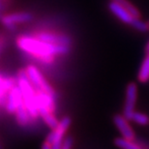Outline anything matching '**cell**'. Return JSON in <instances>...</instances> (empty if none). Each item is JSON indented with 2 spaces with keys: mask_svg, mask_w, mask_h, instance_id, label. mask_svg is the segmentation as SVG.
<instances>
[{
  "mask_svg": "<svg viewBox=\"0 0 149 149\" xmlns=\"http://www.w3.org/2000/svg\"><path fill=\"white\" fill-rule=\"evenodd\" d=\"M17 45L22 52L46 64L52 63L56 55H64L70 52V46L49 44L37 37H30L26 35L17 38Z\"/></svg>",
  "mask_w": 149,
  "mask_h": 149,
  "instance_id": "1",
  "label": "cell"
},
{
  "mask_svg": "<svg viewBox=\"0 0 149 149\" xmlns=\"http://www.w3.org/2000/svg\"><path fill=\"white\" fill-rule=\"evenodd\" d=\"M17 85L22 93L23 103L27 109L32 119H37L39 116L37 101H36V90L32 85L30 79L26 74L25 70H20L17 74Z\"/></svg>",
  "mask_w": 149,
  "mask_h": 149,
  "instance_id": "2",
  "label": "cell"
},
{
  "mask_svg": "<svg viewBox=\"0 0 149 149\" xmlns=\"http://www.w3.org/2000/svg\"><path fill=\"white\" fill-rule=\"evenodd\" d=\"M26 74L28 76V79H30L32 85L36 90H42L47 93H49L52 96H55V92L53 88L50 86V84L47 81L45 77L42 74V73L39 71V69L34 66V65H28L26 67Z\"/></svg>",
  "mask_w": 149,
  "mask_h": 149,
  "instance_id": "3",
  "label": "cell"
},
{
  "mask_svg": "<svg viewBox=\"0 0 149 149\" xmlns=\"http://www.w3.org/2000/svg\"><path fill=\"white\" fill-rule=\"evenodd\" d=\"M71 123H72L71 118L69 116H65L62 120L59 121L57 127L55 129H53L52 133L49 134L46 141L52 144V149H61L62 142H63V136L71 126Z\"/></svg>",
  "mask_w": 149,
  "mask_h": 149,
  "instance_id": "4",
  "label": "cell"
},
{
  "mask_svg": "<svg viewBox=\"0 0 149 149\" xmlns=\"http://www.w3.org/2000/svg\"><path fill=\"white\" fill-rule=\"evenodd\" d=\"M136 98H138V86L135 82H130L125 91V104L123 109V115L128 120L132 119L133 113L135 112Z\"/></svg>",
  "mask_w": 149,
  "mask_h": 149,
  "instance_id": "5",
  "label": "cell"
},
{
  "mask_svg": "<svg viewBox=\"0 0 149 149\" xmlns=\"http://www.w3.org/2000/svg\"><path fill=\"white\" fill-rule=\"evenodd\" d=\"M32 17H33L32 14L28 13V12H17V13H12L6 15V16H3L1 19H0V22L10 31H15L17 24L30 22Z\"/></svg>",
  "mask_w": 149,
  "mask_h": 149,
  "instance_id": "6",
  "label": "cell"
},
{
  "mask_svg": "<svg viewBox=\"0 0 149 149\" xmlns=\"http://www.w3.org/2000/svg\"><path fill=\"white\" fill-rule=\"evenodd\" d=\"M23 103L22 93L19 85L15 84L8 92V98L6 102V109L9 113H16L20 104Z\"/></svg>",
  "mask_w": 149,
  "mask_h": 149,
  "instance_id": "7",
  "label": "cell"
},
{
  "mask_svg": "<svg viewBox=\"0 0 149 149\" xmlns=\"http://www.w3.org/2000/svg\"><path fill=\"white\" fill-rule=\"evenodd\" d=\"M36 37L40 40L47 42V43L53 45H64V46H70L72 44V40L68 35L53 33L49 31H42L36 34Z\"/></svg>",
  "mask_w": 149,
  "mask_h": 149,
  "instance_id": "8",
  "label": "cell"
},
{
  "mask_svg": "<svg viewBox=\"0 0 149 149\" xmlns=\"http://www.w3.org/2000/svg\"><path fill=\"white\" fill-rule=\"evenodd\" d=\"M113 123H114L116 128L119 130V132L121 133L123 138L135 141L136 139L135 132H134L133 128L130 126L129 120L123 114L114 115V117H113Z\"/></svg>",
  "mask_w": 149,
  "mask_h": 149,
  "instance_id": "9",
  "label": "cell"
},
{
  "mask_svg": "<svg viewBox=\"0 0 149 149\" xmlns=\"http://www.w3.org/2000/svg\"><path fill=\"white\" fill-rule=\"evenodd\" d=\"M108 7L109 9V11H111L118 19H120L121 22L124 23H127V24L131 25L133 23L134 19H136V17H134L127 9L122 7L121 5L117 4L116 2L111 1L109 3Z\"/></svg>",
  "mask_w": 149,
  "mask_h": 149,
  "instance_id": "10",
  "label": "cell"
},
{
  "mask_svg": "<svg viewBox=\"0 0 149 149\" xmlns=\"http://www.w3.org/2000/svg\"><path fill=\"white\" fill-rule=\"evenodd\" d=\"M38 111H39V115L41 116V118L43 119L45 123H46L50 129L53 130L57 127L59 121L54 117L53 112L50 111L49 109H47L46 107H43V106H39Z\"/></svg>",
  "mask_w": 149,
  "mask_h": 149,
  "instance_id": "11",
  "label": "cell"
},
{
  "mask_svg": "<svg viewBox=\"0 0 149 149\" xmlns=\"http://www.w3.org/2000/svg\"><path fill=\"white\" fill-rule=\"evenodd\" d=\"M15 114H16V118H17V123H19V125H20V126H27L29 121H30V119H31V116L29 114L24 103L20 104Z\"/></svg>",
  "mask_w": 149,
  "mask_h": 149,
  "instance_id": "12",
  "label": "cell"
},
{
  "mask_svg": "<svg viewBox=\"0 0 149 149\" xmlns=\"http://www.w3.org/2000/svg\"><path fill=\"white\" fill-rule=\"evenodd\" d=\"M138 80L141 83H145L149 80V54H146L142 60L138 73Z\"/></svg>",
  "mask_w": 149,
  "mask_h": 149,
  "instance_id": "13",
  "label": "cell"
},
{
  "mask_svg": "<svg viewBox=\"0 0 149 149\" xmlns=\"http://www.w3.org/2000/svg\"><path fill=\"white\" fill-rule=\"evenodd\" d=\"M114 144L121 149H142V147L139 145V142L132 141V139H125L123 136L115 139Z\"/></svg>",
  "mask_w": 149,
  "mask_h": 149,
  "instance_id": "14",
  "label": "cell"
},
{
  "mask_svg": "<svg viewBox=\"0 0 149 149\" xmlns=\"http://www.w3.org/2000/svg\"><path fill=\"white\" fill-rule=\"evenodd\" d=\"M111 1L116 2L117 4L121 5L122 7L127 9L135 17H141V12H139L138 9H136V7H135L129 0H111Z\"/></svg>",
  "mask_w": 149,
  "mask_h": 149,
  "instance_id": "15",
  "label": "cell"
},
{
  "mask_svg": "<svg viewBox=\"0 0 149 149\" xmlns=\"http://www.w3.org/2000/svg\"><path fill=\"white\" fill-rule=\"evenodd\" d=\"M131 120L134 121L138 125H141V126H146V125L149 124V116L142 112L135 111L133 113Z\"/></svg>",
  "mask_w": 149,
  "mask_h": 149,
  "instance_id": "16",
  "label": "cell"
},
{
  "mask_svg": "<svg viewBox=\"0 0 149 149\" xmlns=\"http://www.w3.org/2000/svg\"><path fill=\"white\" fill-rule=\"evenodd\" d=\"M131 26H133L134 28L136 29V30L139 32H146L147 30H149L148 26H147V22H142L141 19V17H136V19H134L133 23L131 24Z\"/></svg>",
  "mask_w": 149,
  "mask_h": 149,
  "instance_id": "17",
  "label": "cell"
},
{
  "mask_svg": "<svg viewBox=\"0 0 149 149\" xmlns=\"http://www.w3.org/2000/svg\"><path fill=\"white\" fill-rule=\"evenodd\" d=\"M73 146V139L71 136H67L62 142L61 149H71Z\"/></svg>",
  "mask_w": 149,
  "mask_h": 149,
  "instance_id": "18",
  "label": "cell"
},
{
  "mask_svg": "<svg viewBox=\"0 0 149 149\" xmlns=\"http://www.w3.org/2000/svg\"><path fill=\"white\" fill-rule=\"evenodd\" d=\"M42 149H52V144H50L49 142H47L46 141L44 142L43 146H42Z\"/></svg>",
  "mask_w": 149,
  "mask_h": 149,
  "instance_id": "19",
  "label": "cell"
},
{
  "mask_svg": "<svg viewBox=\"0 0 149 149\" xmlns=\"http://www.w3.org/2000/svg\"><path fill=\"white\" fill-rule=\"evenodd\" d=\"M3 9H4V5H3V0H0V19H1V17H3V15H2Z\"/></svg>",
  "mask_w": 149,
  "mask_h": 149,
  "instance_id": "20",
  "label": "cell"
},
{
  "mask_svg": "<svg viewBox=\"0 0 149 149\" xmlns=\"http://www.w3.org/2000/svg\"><path fill=\"white\" fill-rule=\"evenodd\" d=\"M145 52H146V54H149V42L147 43L146 46H145Z\"/></svg>",
  "mask_w": 149,
  "mask_h": 149,
  "instance_id": "21",
  "label": "cell"
},
{
  "mask_svg": "<svg viewBox=\"0 0 149 149\" xmlns=\"http://www.w3.org/2000/svg\"><path fill=\"white\" fill-rule=\"evenodd\" d=\"M147 26H148V29H149V22H147Z\"/></svg>",
  "mask_w": 149,
  "mask_h": 149,
  "instance_id": "22",
  "label": "cell"
},
{
  "mask_svg": "<svg viewBox=\"0 0 149 149\" xmlns=\"http://www.w3.org/2000/svg\"><path fill=\"white\" fill-rule=\"evenodd\" d=\"M0 149H2V145H1V143H0Z\"/></svg>",
  "mask_w": 149,
  "mask_h": 149,
  "instance_id": "23",
  "label": "cell"
}]
</instances>
